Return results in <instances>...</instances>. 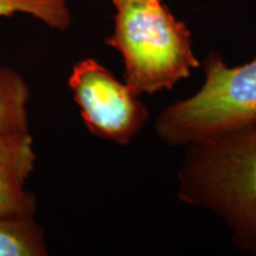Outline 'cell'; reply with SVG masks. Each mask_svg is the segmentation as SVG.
Wrapping results in <instances>:
<instances>
[{
	"instance_id": "cell-5",
	"label": "cell",
	"mask_w": 256,
	"mask_h": 256,
	"mask_svg": "<svg viewBox=\"0 0 256 256\" xmlns=\"http://www.w3.org/2000/svg\"><path fill=\"white\" fill-rule=\"evenodd\" d=\"M30 88L20 74L0 66V133L30 134Z\"/></svg>"
},
{
	"instance_id": "cell-1",
	"label": "cell",
	"mask_w": 256,
	"mask_h": 256,
	"mask_svg": "<svg viewBox=\"0 0 256 256\" xmlns=\"http://www.w3.org/2000/svg\"><path fill=\"white\" fill-rule=\"evenodd\" d=\"M190 146L182 200L218 214L240 247L256 254V119Z\"/></svg>"
},
{
	"instance_id": "cell-6",
	"label": "cell",
	"mask_w": 256,
	"mask_h": 256,
	"mask_svg": "<svg viewBox=\"0 0 256 256\" xmlns=\"http://www.w3.org/2000/svg\"><path fill=\"white\" fill-rule=\"evenodd\" d=\"M43 229L32 215H0V256H46Z\"/></svg>"
},
{
	"instance_id": "cell-2",
	"label": "cell",
	"mask_w": 256,
	"mask_h": 256,
	"mask_svg": "<svg viewBox=\"0 0 256 256\" xmlns=\"http://www.w3.org/2000/svg\"><path fill=\"white\" fill-rule=\"evenodd\" d=\"M114 31L106 43L122 56L124 84L134 94L170 90L200 62L191 32L168 6L145 0H112Z\"/></svg>"
},
{
	"instance_id": "cell-4",
	"label": "cell",
	"mask_w": 256,
	"mask_h": 256,
	"mask_svg": "<svg viewBox=\"0 0 256 256\" xmlns=\"http://www.w3.org/2000/svg\"><path fill=\"white\" fill-rule=\"evenodd\" d=\"M68 84L86 126L96 136L124 145L148 119L139 96L98 60L76 63Z\"/></svg>"
},
{
	"instance_id": "cell-3",
	"label": "cell",
	"mask_w": 256,
	"mask_h": 256,
	"mask_svg": "<svg viewBox=\"0 0 256 256\" xmlns=\"http://www.w3.org/2000/svg\"><path fill=\"white\" fill-rule=\"evenodd\" d=\"M204 70L200 90L170 106L158 118L156 132L171 145L202 142L256 119V57L229 68L210 52Z\"/></svg>"
},
{
	"instance_id": "cell-8",
	"label": "cell",
	"mask_w": 256,
	"mask_h": 256,
	"mask_svg": "<svg viewBox=\"0 0 256 256\" xmlns=\"http://www.w3.org/2000/svg\"><path fill=\"white\" fill-rule=\"evenodd\" d=\"M19 14L58 31L68 30L72 22L68 0H0V18Z\"/></svg>"
},
{
	"instance_id": "cell-7",
	"label": "cell",
	"mask_w": 256,
	"mask_h": 256,
	"mask_svg": "<svg viewBox=\"0 0 256 256\" xmlns=\"http://www.w3.org/2000/svg\"><path fill=\"white\" fill-rule=\"evenodd\" d=\"M36 159L31 134L0 133V183L25 185Z\"/></svg>"
},
{
	"instance_id": "cell-9",
	"label": "cell",
	"mask_w": 256,
	"mask_h": 256,
	"mask_svg": "<svg viewBox=\"0 0 256 256\" xmlns=\"http://www.w3.org/2000/svg\"><path fill=\"white\" fill-rule=\"evenodd\" d=\"M17 183H0V215H32L37 211V198Z\"/></svg>"
},
{
	"instance_id": "cell-10",
	"label": "cell",
	"mask_w": 256,
	"mask_h": 256,
	"mask_svg": "<svg viewBox=\"0 0 256 256\" xmlns=\"http://www.w3.org/2000/svg\"><path fill=\"white\" fill-rule=\"evenodd\" d=\"M145 2H162V0H145Z\"/></svg>"
}]
</instances>
